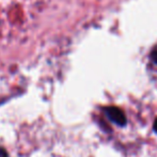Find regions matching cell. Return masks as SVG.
<instances>
[{"label":"cell","mask_w":157,"mask_h":157,"mask_svg":"<svg viewBox=\"0 0 157 157\" xmlns=\"http://www.w3.org/2000/svg\"><path fill=\"white\" fill-rule=\"evenodd\" d=\"M104 112H105V115L107 116V118L111 123L116 124L120 127H124L127 124V118H126L124 112L121 109H119L118 107H113V105L106 107L104 109Z\"/></svg>","instance_id":"obj_1"},{"label":"cell","mask_w":157,"mask_h":157,"mask_svg":"<svg viewBox=\"0 0 157 157\" xmlns=\"http://www.w3.org/2000/svg\"><path fill=\"white\" fill-rule=\"evenodd\" d=\"M151 59L154 61V64H156V65H157V51H154V52H152Z\"/></svg>","instance_id":"obj_2"},{"label":"cell","mask_w":157,"mask_h":157,"mask_svg":"<svg viewBox=\"0 0 157 157\" xmlns=\"http://www.w3.org/2000/svg\"><path fill=\"white\" fill-rule=\"evenodd\" d=\"M153 129H154V131L157 134V118L155 119V122H154V124H153Z\"/></svg>","instance_id":"obj_4"},{"label":"cell","mask_w":157,"mask_h":157,"mask_svg":"<svg viewBox=\"0 0 157 157\" xmlns=\"http://www.w3.org/2000/svg\"><path fill=\"white\" fill-rule=\"evenodd\" d=\"M0 157H9L8 152L4 149H2V147H0Z\"/></svg>","instance_id":"obj_3"}]
</instances>
